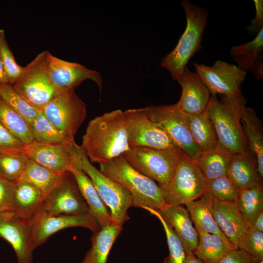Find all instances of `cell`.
Instances as JSON below:
<instances>
[{
	"instance_id": "cell-1",
	"label": "cell",
	"mask_w": 263,
	"mask_h": 263,
	"mask_svg": "<svg viewBox=\"0 0 263 263\" xmlns=\"http://www.w3.org/2000/svg\"><path fill=\"white\" fill-rule=\"evenodd\" d=\"M82 149L91 162H106L130 147L123 111L116 110L92 119L82 137Z\"/></svg>"
},
{
	"instance_id": "cell-2",
	"label": "cell",
	"mask_w": 263,
	"mask_h": 263,
	"mask_svg": "<svg viewBox=\"0 0 263 263\" xmlns=\"http://www.w3.org/2000/svg\"><path fill=\"white\" fill-rule=\"evenodd\" d=\"M246 99L241 94L235 97L222 95L218 100L211 95L207 113L213 127L218 146L231 155L249 150L241 120Z\"/></svg>"
},
{
	"instance_id": "cell-3",
	"label": "cell",
	"mask_w": 263,
	"mask_h": 263,
	"mask_svg": "<svg viewBox=\"0 0 263 263\" xmlns=\"http://www.w3.org/2000/svg\"><path fill=\"white\" fill-rule=\"evenodd\" d=\"M186 19V26L175 48L162 59L160 66L168 70L172 79L178 81L189 60L201 48L207 25V10L190 0L181 2Z\"/></svg>"
},
{
	"instance_id": "cell-4",
	"label": "cell",
	"mask_w": 263,
	"mask_h": 263,
	"mask_svg": "<svg viewBox=\"0 0 263 263\" xmlns=\"http://www.w3.org/2000/svg\"><path fill=\"white\" fill-rule=\"evenodd\" d=\"M99 165L101 173L130 192L133 207L160 210L166 205L158 185L133 168L122 155Z\"/></svg>"
},
{
	"instance_id": "cell-5",
	"label": "cell",
	"mask_w": 263,
	"mask_h": 263,
	"mask_svg": "<svg viewBox=\"0 0 263 263\" xmlns=\"http://www.w3.org/2000/svg\"><path fill=\"white\" fill-rule=\"evenodd\" d=\"M183 152L178 147L156 149L133 147L122 155L135 170L162 187L172 178Z\"/></svg>"
},
{
	"instance_id": "cell-6",
	"label": "cell",
	"mask_w": 263,
	"mask_h": 263,
	"mask_svg": "<svg viewBox=\"0 0 263 263\" xmlns=\"http://www.w3.org/2000/svg\"><path fill=\"white\" fill-rule=\"evenodd\" d=\"M76 166L90 178L101 199L110 208L113 224L122 226L129 219L128 209L133 207L130 192L94 167L81 146Z\"/></svg>"
},
{
	"instance_id": "cell-7",
	"label": "cell",
	"mask_w": 263,
	"mask_h": 263,
	"mask_svg": "<svg viewBox=\"0 0 263 263\" xmlns=\"http://www.w3.org/2000/svg\"><path fill=\"white\" fill-rule=\"evenodd\" d=\"M50 53L44 51L24 67L13 87L32 107L41 111L59 92L52 83L49 75Z\"/></svg>"
},
{
	"instance_id": "cell-8",
	"label": "cell",
	"mask_w": 263,
	"mask_h": 263,
	"mask_svg": "<svg viewBox=\"0 0 263 263\" xmlns=\"http://www.w3.org/2000/svg\"><path fill=\"white\" fill-rule=\"evenodd\" d=\"M207 183L195 161L183 152L170 181L159 187L167 205H185L203 195Z\"/></svg>"
},
{
	"instance_id": "cell-9",
	"label": "cell",
	"mask_w": 263,
	"mask_h": 263,
	"mask_svg": "<svg viewBox=\"0 0 263 263\" xmlns=\"http://www.w3.org/2000/svg\"><path fill=\"white\" fill-rule=\"evenodd\" d=\"M149 119L171 139L176 146L196 160L202 153L193 141L186 120L185 113L177 103L150 106L145 108Z\"/></svg>"
},
{
	"instance_id": "cell-10",
	"label": "cell",
	"mask_w": 263,
	"mask_h": 263,
	"mask_svg": "<svg viewBox=\"0 0 263 263\" xmlns=\"http://www.w3.org/2000/svg\"><path fill=\"white\" fill-rule=\"evenodd\" d=\"M47 119L72 141L87 116L85 103L74 89L59 92L41 111Z\"/></svg>"
},
{
	"instance_id": "cell-11",
	"label": "cell",
	"mask_w": 263,
	"mask_h": 263,
	"mask_svg": "<svg viewBox=\"0 0 263 263\" xmlns=\"http://www.w3.org/2000/svg\"><path fill=\"white\" fill-rule=\"evenodd\" d=\"M196 73L211 95L227 97L242 94L241 86L247 73L236 65L218 60L210 66L193 63Z\"/></svg>"
},
{
	"instance_id": "cell-12",
	"label": "cell",
	"mask_w": 263,
	"mask_h": 263,
	"mask_svg": "<svg viewBox=\"0 0 263 263\" xmlns=\"http://www.w3.org/2000/svg\"><path fill=\"white\" fill-rule=\"evenodd\" d=\"M123 113L130 148L166 149L177 147L168 134L149 119L145 108L128 109Z\"/></svg>"
},
{
	"instance_id": "cell-13",
	"label": "cell",
	"mask_w": 263,
	"mask_h": 263,
	"mask_svg": "<svg viewBox=\"0 0 263 263\" xmlns=\"http://www.w3.org/2000/svg\"><path fill=\"white\" fill-rule=\"evenodd\" d=\"M80 146L71 144H50L34 141L25 145L21 152L27 158L49 169L63 174L71 172L77 162Z\"/></svg>"
},
{
	"instance_id": "cell-14",
	"label": "cell",
	"mask_w": 263,
	"mask_h": 263,
	"mask_svg": "<svg viewBox=\"0 0 263 263\" xmlns=\"http://www.w3.org/2000/svg\"><path fill=\"white\" fill-rule=\"evenodd\" d=\"M41 210L50 215H78L90 214L76 182L70 172L45 197Z\"/></svg>"
},
{
	"instance_id": "cell-15",
	"label": "cell",
	"mask_w": 263,
	"mask_h": 263,
	"mask_svg": "<svg viewBox=\"0 0 263 263\" xmlns=\"http://www.w3.org/2000/svg\"><path fill=\"white\" fill-rule=\"evenodd\" d=\"M82 227L93 233L101 228L90 214L68 215H50L40 210L32 220L31 246L33 250L45 243L48 239L59 230L72 227Z\"/></svg>"
},
{
	"instance_id": "cell-16",
	"label": "cell",
	"mask_w": 263,
	"mask_h": 263,
	"mask_svg": "<svg viewBox=\"0 0 263 263\" xmlns=\"http://www.w3.org/2000/svg\"><path fill=\"white\" fill-rule=\"evenodd\" d=\"M32 220L23 219L13 211L0 213V237L11 245L18 263L33 262L34 250L31 243Z\"/></svg>"
},
{
	"instance_id": "cell-17",
	"label": "cell",
	"mask_w": 263,
	"mask_h": 263,
	"mask_svg": "<svg viewBox=\"0 0 263 263\" xmlns=\"http://www.w3.org/2000/svg\"><path fill=\"white\" fill-rule=\"evenodd\" d=\"M48 69L50 80L59 92L75 89L87 79L94 81L101 92L103 81L100 74L78 63L64 60L50 54Z\"/></svg>"
},
{
	"instance_id": "cell-18",
	"label": "cell",
	"mask_w": 263,
	"mask_h": 263,
	"mask_svg": "<svg viewBox=\"0 0 263 263\" xmlns=\"http://www.w3.org/2000/svg\"><path fill=\"white\" fill-rule=\"evenodd\" d=\"M182 93L177 103L186 114L196 115L207 110L211 94L197 74L187 66L178 81Z\"/></svg>"
},
{
	"instance_id": "cell-19",
	"label": "cell",
	"mask_w": 263,
	"mask_h": 263,
	"mask_svg": "<svg viewBox=\"0 0 263 263\" xmlns=\"http://www.w3.org/2000/svg\"><path fill=\"white\" fill-rule=\"evenodd\" d=\"M213 218L223 233L235 249L249 225L239 210L235 202L221 201L213 199Z\"/></svg>"
},
{
	"instance_id": "cell-20",
	"label": "cell",
	"mask_w": 263,
	"mask_h": 263,
	"mask_svg": "<svg viewBox=\"0 0 263 263\" xmlns=\"http://www.w3.org/2000/svg\"><path fill=\"white\" fill-rule=\"evenodd\" d=\"M159 210L180 240L186 255L193 253L198 245V234L186 208L183 205L166 204Z\"/></svg>"
},
{
	"instance_id": "cell-21",
	"label": "cell",
	"mask_w": 263,
	"mask_h": 263,
	"mask_svg": "<svg viewBox=\"0 0 263 263\" xmlns=\"http://www.w3.org/2000/svg\"><path fill=\"white\" fill-rule=\"evenodd\" d=\"M230 55L236 66L243 71L251 72L259 80L263 78V29L254 39L232 46Z\"/></svg>"
},
{
	"instance_id": "cell-22",
	"label": "cell",
	"mask_w": 263,
	"mask_h": 263,
	"mask_svg": "<svg viewBox=\"0 0 263 263\" xmlns=\"http://www.w3.org/2000/svg\"><path fill=\"white\" fill-rule=\"evenodd\" d=\"M14 183L12 211L23 219L32 220L41 209L44 197L36 186L22 178Z\"/></svg>"
},
{
	"instance_id": "cell-23",
	"label": "cell",
	"mask_w": 263,
	"mask_h": 263,
	"mask_svg": "<svg viewBox=\"0 0 263 263\" xmlns=\"http://www.w3.org/2000/svg\"><path fill=\"white\" fill-rule=\"evenodd\" d=\"M86 202L90 214L101 228L113 224L111 215L90 178L75 165L70 172Z\"/></svg>"
},
{
	"instance_id": "cell-24",
	"label": "cell",
	"mask_w": 263,
	"mask_h": 263,
	"mask_svg": "<svg viewBox=\"0 0 263 263\" xmlns=\"http://www.w3.org/2000/svg\"><path fill=\"white\" fill-rule=\"evenodd\" d=\"M226 175L238 190L249 188L262 183L255 159L250 150L232 156Z\"/></svg>"
},
{
	"instance_id": "cell-25",
	"label": "cell",
	"mask_w": 263,
	"mask_h": 263,
	"mask_svg": "<svg viewBox=\"0 0 263 263\" xmlns=\"http://www.w3.org/2000/svg\"><path fill=\"white\" fill-rule=\"evenodd\" d=\"M213 198L207 192L185 205L196 230H201L218 235L231 250L235 249L217 225L212 215Z\"/></svg>"
},
{
	"instance_id": "cell-26",
	"label": "cell",
	"mask_w": 263,
	"mask_h": 263,
	"mask_svg": "<svg viewBox=\"0 0 263 263\" xmlns=\"http://www.w3.org/2000/svg\"><path fill=\"white\" fill-rule=\"evenodd\" d=\"M241 120L243 132L249 150L253 155L259 177H263V134L261 120L255 111L244 106L241 112Z\"/></svg>"
},
{
	"instance_id": "cell-27",
	"label": "cell",
	"mask_w": 263,
	"mask_h": 263,
	"mask_svg": "<svg viewBox=\"0 0 263 263\" xmlns=\"http://www.w3.org/2000/svg\"><path fill=\"white\" fill-rule=\"evenodd\" d=\"M122 229L113 224L93 233L92 245L81 263H107L110 251Z\"/></svg>"
},
{
	"instance_id": "cell-28",
	"label": "cell",
	"mask_w": 263,
	"mask_h": 263,
	"mask_svg": "<svg viewBox=\"0 0 263 263\" xmlns=\"http://www.w3.org/2000/svg\"><path fill=\"white\" fill-rule=\"evenodd\" d=\"M185 116L191 137L202 152L218 147L217 137L207 111L196 115L185 113Z\"/></svg>"
},
{
	"instance_id": "cell-29",
	"label": "cell",
	"mask_w": 263,
	"mask_h": 263,
	"mask_svg": "<svg viewBox=\"0 0 263 263\" xmlns=\"http://www.w3.org/2000/svg\"><path fill=\"white\" fill-rule=\"evenodd\" d=\"M232 156L218 146L214 149L202 152L195 161L207 181H209L226 175Z\"/></svg>"
},
{
	"instance_id": "cell-30",
	"label": "cell",
	"mask_w": 263,
	"mask_h": 263,
	"mask_svg": "<svg viewBox=\"0 0 263 263\" xmlns=\"http://www.w3.org/2000/svg\"><path fill=\"white\" fill-rule=\"evenodd\" d=\"M197 231L198 243L193 254L204 263H216L231 250L218 235L201 230Z\"/></svg>"
},
{
	"instance_id": "cell-31",
	"label": "cell",
	"mask_w": 263,
	"mask_h": 263,
	"mask_svg": "<svg viewBox=\"0 0 263 263\" xmlns=\"http://www.w3.org/2000/svg\"><path fill=\"white\" fill-rule=\"evenodd\" d=\"M0 122L25 145L34 141L31 124L0 98Z\"/></svg>"
},
{
	"instance_id": "cell-32",
	"label": "cell",
	"mask_w": 263,
	"mask_h": 263,
	"mask_svg": "<svg viewBox=\"0 0 263 263\" xmlns=\"http://www.w3.org/2000/svg\"><path fill=\"white\" fill-rule=\"evenodd\" d=\"M65 173L54 172L35 161L29 159L21 178L36 186L45 198L60 182Z\"/></svg>"
},
{
	"instance_id": "cell-33",
	"label": "cell",
	"mask_w": 263,
	"mask_h": 263,
	"mask_svg": "<svg viewBox=\"0 0 263 263\" xmlns=\"http://www.w3.org/2000/svg\"><path fill=\"white\" fill-rule=\"evenodd\" d=\"M235 202L249 225L257 215L263 211L262 183L249 188L238 190Z\"/></svg>"
},
{
	"instance_id": "cell-34",
	"label": "cell",
	"mask_w": 263,
	"mask_h": 263,
	"mask_svg": "<svg viewBox=\"0 0 263 263\" xmlns=\"http://www.w3.org/2000/svg\"><path fill=\"white\" fill-rule=\"evenodd\" d=\"M34 141L50 144H71L75 143L57 130L39 111L31 123Z\"/></svg>"
},
{
	"instance_id": "cell-35",
	"label": "cell",
	"mask_w": 263,
	"mask_h": 263,
	"mask_svg": "<svg viewBox=\"0 0 263 263\" xmlns=\"http://www.w3.org/2000/svg\"><path fill=\"white\" fill-rule=\"evenodd\" d=\"M143 208L159 220L165 231L169 253L163 263H184L186 255L182 244L160 210L149 207Z\"/></svg>"
},
{
	"instance_id": "cell-36",
	"label": "cell",
	"mask_w": 263,
	"mask_h": 263,
	"mask_svg": "<svg viewBox=\"0 0 263 263\" xmlns=\"http://www.w3.org/2000/svg\"><path fill=\"white\" fill-rule=\"evenodd\" d=\"M29 159L21 151L0 153V176L12 182L20 178Z\"/></svg>"
},
{
	"instance_id": "cell-37",
	"label": "cell",
	"mask_w": 263,
	"mask_h": 263,
	"mask_svg": "<svg viewBox=\"0 0 263 263\" xmlns=\"http://www.w3.org/2000/svg\"><path fill=\"white\" fill-rule=\"evenodd\" d=\"M0 98L30 124L39 111L30 106L17 92L13 85L0 82Z\"/></svg>"
},
{
	"instance_id": "cell-38",
	"label": "cell",
	"mask_w": 263,
	"mask_h": 263,
	"mask_svg": "<svg viewBox=\"0 0 263 263\" xmlns=\"http://www.w3.org/2000/svg\"><path fill=\"white\" fill-rule=\"evenodd\" d=\"M0 56L8 78V83L14 84L22 75L24 67L16 61L5 38L4 31L0 29Z\"/></svg>"
},
{
	"instance_id": "cell-39",
	"label": "cell",
	"mask_w": 263,
	"mask_h": 263,
	"mask_svg": "<svg viewBox=\"0 0 263 263\" xmlns=\"http://www.w3.org/2000/svg\"><path fill=\"white\" fill-rule=\"evenodd\" d=\"M207 181L206 192L213 199L221 201H236L238 189L227 175Z\"/></svg>"
},
{
	"instance_id": "cell-40",
	"label": "cell",
	"mask_w": 263,
	"mask_h": 263,
	"mask_svg": "<svg viewBox=\"0 0 263 263\" xmlns=\"http://www.w3.org/2000/svg\"><path fill=\"white\" fill-rule=\"evenodd\" d=\"M238 249L245 251L259 263L263 260V232L249 227L240 241Z\"/></svg>"
},
{
	"instance_id": "cell-41",
	"label": "cell",
	"mask_w": 263,
	"mask_h": 263,
	"mask_svg": "<svg viewBox=\"0 0 263 263\" xmlns=\"http://www.w3.org/2000/svg\"><path fill=\"white\" fill-rule=\"evenodd\" d=\"M24 146L0 122V153L20 151Z\"/></svg>"
},
{
	"instance_id": "cell-42",
	"label": "cell",
	"mask_w": 263,
	"mask_h": 263,
	"mask_svg": "<svg viewBox=\"0 0 263 263\" xmlns=\"http://www.w3.org/2000/svg\"><path fill=\"white\" fill-rule=\"evenodd\" d=\"M15 183L0 177V213L12 211Z\"/></svg>"
},
{
	"instance_id": "cell-43",
	"label": "cell",
	"mask_w": 263,
	"mask_h": 263,
	"mask_svg": "<svg viewBox=\"0 0 263 263\" xmlns=\"http://www.w3.org/2000/svg\"><path fill=\"white\" fill-rule=\"evenodd\" d=\"M216 263H257L245 251L240 249L230 250Z\"/></svg>"
},
{
	"instance_id": "cell-44",
	"label": "cell",
	"mask_w": 263,
	"mask_h": 263,
	"mask_svg": "<svg viewBox=\"0 0 263 263\" xmlns=\"http://www.w3.org/2000/svg\"><path fill=\"white\" fill-rule=\"evenodd\" d=\"M253 2L255 8V16L247 28V30L249 34L257 35L263 29V0H254Z\"/></svg>"
},
{
	"instance_id": "cell-45",
	"label": "cell",
	"mask_w": 263,
	"mask_h": 263,
	"mask_svg": "<svg viewBox=\"0 0 263 263\" xmlns=\"http://www.w3.org/2000/svg\"><path fill=\"white\" fill-rule=\"evenodd\" d=\"M249 228L263 232V211L260 212L249 225Z\"/></svg>"
},
{
	"instance_id": "cell-46",
	"label": "cell",
	"mask_w": 263,
	"mask_h": 263,
	"mask_svg": "<svg viewBox=\"0 0 263 263\" xmlns=\"http://www.w3.org/2000/svg\"><path fill=\"white\" fill-rule=\"evenodd\" d=\"M0 82L8 83V78L0 56Z\"/></svg>"
},
{
	"instance_id": "cell-47",
	"label": "cell",
	"mask_w": 263,
	"mask_h": 263,
	"mask_svg": "<svg viewBox=\"0 0 263 263\" xmlns=\"http://www.w3.org/2000/svg\"><path fill=\"white\" fill-rule=\"evenodd\" d=\"M184 263H205L200 259L197 258L193 253L186 255Z\"/></svg>"
},
{
	"instance_id": "cell-48",
	"label": "cell",
	"mask_w": 263,
	"mask_h": 263,
	"mask_svg": "<svg viewBox=\"0 0 263 263\" xmlns=\"http://www.w3.org/2000/svg\"><path fill=\"white\" fill-rule=\"evenodd\" d=\"M259 263H263V260L261 261Z\"/></svg>"
},
{
	"instance_id": "cell-49",
	"label": "cell",
	"mask_w": 263,
	"mask_h": 263,
	"mask_svg": "<svg viewBox=\"0 0 263 263\" xmlns=\"http://www.w3.org/2000/svg\"></svg>"
}]
</instances>
